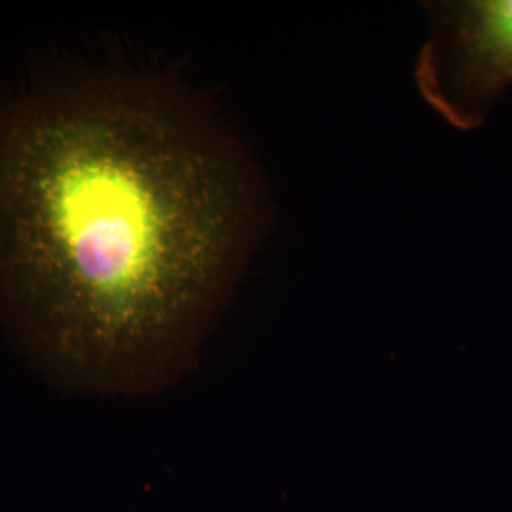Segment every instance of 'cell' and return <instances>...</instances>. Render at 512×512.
<instances>
[{"label": "cell", "instance_id": "6da1fadb", "mask_svg": "<svg viewBox=\"0 0 512 512\" xmlns=\"http://www.w3.org/2000/svg\"><path fill=\"white\" fill-rule=\"evenodd\" d=\"M239 162L164 86L109 67L0 99V319L61 387L175 380L238 266Z\"/></svg>", "mask_w": 512, "mask_h": 512}, {"label": "cell", "instance_id": "7a4b0ae2", "mask_svg": "<svg viewBox=\"0 0 512 512\" xmlns=\"http://www.w3.org/2000/svg\"><path fill=\"white\" fill-rule=\"evenodd\" d=\"M439 29L421 50L423 99L454 128L482 126L512 86V0L440 4Z\"/></svg>", "mask_w": 512, "mask_h": 512}]
</instances>
